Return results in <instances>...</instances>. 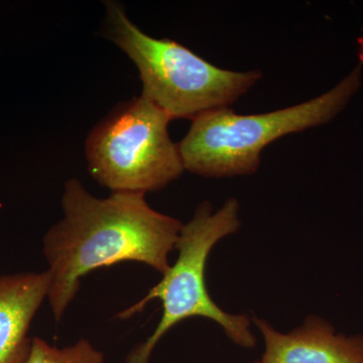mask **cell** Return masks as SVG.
Listing matches in <instances>:
<instances>
[{"mask_svg":"<svg viewBox=\"0 0 363 363\" xmlns=\"http://www.w3.org/2000/svg\"><path fill=\"white\" fill-rule=\"evenodd\" d=\"M63 218L45 234L43 252L51 274L48 301L61 321L86 274L125 262L164 274L183 223L150 206L143 193L95 197L81 181H67Z\"/></svg>","mask_w":363,"mask_h":363,"instance_id":"obj_1","label":"cell"},{"mask_svg":"<svg viewBox=\"0 0 363 363\" xmlns=\"http://www.w3.org/2000/svg\"><path fill=\"white\" fill-rule=\"evenodd\" d=\"M362 74L360 63L323 94L279 111L240 116L223 108L197 117L178 143L185 171L205 178L253 175L267 145L324 125L340 114L359 90Z\"/></svg>","mask_w":363,"mask_h":363,"instance_id":"obj_2","label":"cell"},{"mask_svg":"<svg viewBox=\"0 0 363 363\" xmlns=\"http://www.w3.org/2000/svg\"><path fill=\"white\" fill-rule=\"evenodd\" d=\"M240 225V203L235 198L227 199L216 211L210 202L198 205L192 219L183 224L179 234L175 264L142 300L114 317L128 320L142 312L150 301L162 302V317L156 329L130 351L126 363H149L162 338L176 325L192 317L206 318L218 324L226 337L241 348L255 347L257 337L252 329V316L230 314L221 309L212 300L205 281L208 257L215 245L238 233Z\"/></svg>","mask_w":363,"mask_h":363,"instance_id":"obj_3","label":"cell"},{"mask_svg":"<svg viewBox=\"0 0 363 363\" xmlns=\"http://www.w3.org/2000/svg\"><path fill=\"white\" fill-rule=\"evenodd\" d=\"M105 37L140 72L142 96L173 119H190L229 108L262 79L259 70L219 68L169 39H155L128 18L123 6L105 2Z\"/></svg>","mask_w":363,"mask_h":363,"instance_id":"obj_4","label":"cell"},{"mask_svg":"<svg viewBox=\"0 0 363 363\" xmlns=\"http://www.w3.org/2000/svg\"><path fill=\"white\" fill-rule=\"evenodd\" d=\"M169 118L142 95L119 104L86 140L88 169L111 193L155 192L185 171Z\"/></svg>","mask_w":363,"mask_h":363,"instance_id":"obj_5","label":"cell"},{"mask_svg":"<svg viewBox=\"0 0 363 363\" xmlns=\"http://www.w3.org/2000/svg\"><path fill=\"white\" fill-rule=\"evenodd\" d=\"M264 350L250 363H363V335L337 333L324 318L309 315L302 325L283 333L267 320L252 316Z\"/></svg>","mask_w":363,"mask_h":363,"instance_id":"obj_6","label":"cell"},{"mask_svg":"<svg viewBox=\"0 0 363 363\" xmlns=\"http://www.w3.org/2000/svg\"><path fill=\"white\" fill-rule=\"evenodd\" d=\"M50 286L48 269L0 276V363H28L33 346L28 331Z\"/></svg>","mask_w":363,"mask_h":363,"instance_id":"obj_7","label":"cell"},{"mask_svg":"<svg viewBox=\"0 0 363 363\" xmlns=\"http://www.w3.org/2000/svg\"><path fill=\"white\" fill-rule=\"evenodd\" d=\"M105 354L87 339L59 348L40 337L33 338L28 363H104Z\"/></svg>","mask_w":363,"mask_h":363,"instance_id":"obj_8","label":"cell"}]
</instances>
